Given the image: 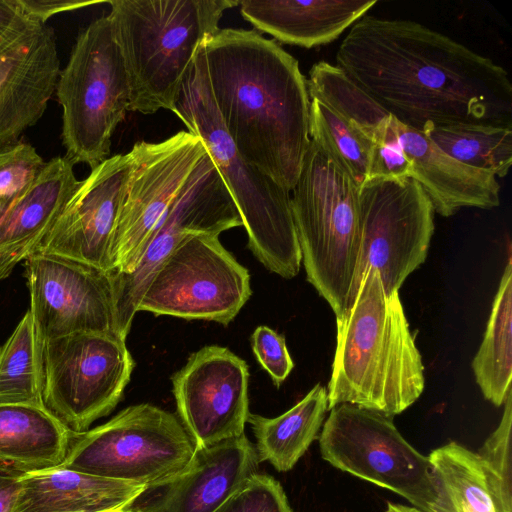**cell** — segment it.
I'll return each instance as SVG.
<instances>
[{
	"label": "cell",
	"mask_w": 512,
	"mask_h": 512,
	"mask_svg": "<svg viewBox=\"0 0 512 512\" xmlns=\"http://www.w3.org/2000/svg\"><path fill=\"white\" fill-rule=\"evenodd\" d=\"M321 457L337 469L388 489L423 512H454L428 458L397 430L393 417L350 403L330 409Z\"/></svg>",
	"instance_id": "obj_8"
},
{
	"label": "cell",
	"mask_w": 512,
	"mask_h": 512,
	"mask_svg": "<svg viewBox=\"0 0 512 512\" xmlns=\"http://www.w3.org/2000/svg\"><path fill=\"white\" fill-rule=\"evenodd\" d=\"M219 235L183 238L151 277L139 311L229 324L251 296L250 275Z\"/></svg>",
	"instance_id": "obj_12"
},
{
	"label": "cell",
	"mask_w": 512,
	"mask_h": 512,
	"mask_svg": "<svg viewBox=\"0 0 512 512\" xmlns=\"http://www.w3.org/2000/svg\"><path fill=\"white\" fill-rule=\"evenodd\" d=\"M386 512H423L416 507L388 503Z\"/></svg>",
	"instance_id": "obj_40"
},
{
	"label": "cell",
	"mask_w": 512,
	"mask_h": 512,
	"mask_svg": "<svg viewBox=\"0 0 512 512\" xmlns=\"http://www.w3.org/2000/svg\"><path fill=\"white\" fill-rule=\"evenodd\" d=\"M359 188L310 139L291 208L307 280L336 318L344 313L359 255Z\"/></svg>",
	"instance_id": "obj_6"
},
{
	"label": "cell",
	"mask_w": 512,
	"mask_h": 512,
	"mask_svg": "<svg viewBox=\"0 0 512 512\" xmlns=\"http://www.w3.org/2000/svg\"><path fill=\"white\" fill-rule=\"evenodd\" d=\"M196 451L176 415L143 403L93 429L74 432L60 466L147 487L181 472Z\"/></svg>",
	"instance_id": "obj_9"
},
{
	"label": "cell",
	"mask_w": 512,
	"mask_h": 512,
	"mask_svg": "<svg viewBox=\"0 0 512 512\" xmlns=\"http://www.w3.org/2000/svg\"><path fill=\"white\" fill-rule=\"evenodd\" d=\"M511 426L512 390L498 427L477 452L500 512H512Z\"/></svg>",
	"instance_id": "obj_32"
},
{
	"label": "cell",
	"mask_w": 512,
	"mask_h": 512,
	"mask_svg": "<svg viewBox=\"0 0 512 512\" xmlns=\"http://www.w3.org/2000/svg\"><path fill=\"white\" fill-rule=\"evenodd\" d=\"M328 410L350 403L394 417L423 393L424 366L399 291L385 294L369 269L351 307L336 318Z\"/></svg>",
	"instance_id": "obj_3"
},
{
	"label": "cell",
	"mask_w": 512,
	"mask_h": 512,
	"mask_svg": "<svg viewBox=\"0 0 512 512\" xmlns=\"http://www.w3.org/2000/svg\"><path fill=\"white\" fill-rule=\"evenodd\" d=\"M377 0H273L240 2L242 17L282 43L312 48L338 39Z\"/></svg>",
	"instance_id": "obj_23"
},
{
	"label": "cell",
	"mask_w": 512,
	"mask_h": 512,
	"mask_svg": "<svg viewBox=\"0 0 512 512\" xmlns=\"http://www.w3.org/2000/svg\"><path fill=\"white\" fill-rule=\"evenodd\" d=\"M243 226L233 198L207 151L150 234L135 270L113 271L117 327L126 340L138 305L158 266L188 235H220Z\"/></svg>",
	"instance_id": "obj_13"
},
{
	"label": "cell",
	"mask_w": 512,
	"mask_h": 512,
	"mask_svg": "<svg viewBox=\"0 0 512 512\" xmlns=\"http://www.w3.org/2000/svg\"><path fill=\"white\" fill-rule=\"evenodd\" d=\"M74 164L65 156L45 162L0 218V280L33 254L77 189Z\"/></svg>",
	"instance_id": "obj_21"
},
{
	"label": "cell",
	"mask_w": 512,
	"mask_h": 512,
	"mask_svg": "<svg viewBox=\"0 0 512 512\" xmlns=\"http://www.w3.org/2000/svg\"><path fill=\"white\" fill-rule=\"evenodd\" d=\"M434 213L429 197L413 178L367 179L361 184L359 255L344 313L369 269L379 273L387 296L399 291L426 260Z\"/></svg>",
	"instance_id": "obj_10"
},
{
	"label": "cell",
	"mask_w": 512,
	"mask_h": 512,
	"mask_svg": "<svg viewBox=\"0 0 512 512\" xmlns=\"http://www.w3.org/2000/svg\"><path fill=\"white\" fill-rule=\"evenodd\" d=\"M476 383L486 400L504 404L512 380V262L508 263L494 297L482 343L472 360Z\"/></svg>",
	"instance_id": "obj_26"
},
{
	"label": "cell",
	"mask_w": 512,
	"mask_h": 512,
	"mask_svg": "<svg viewBox=\"0 0 512 512\" xmlns=\"http://www.w3.org/2000/svg\"><path fill=\"white\" fill-rule=\"evenodd\" d=\"M135 362L114 334L74 333L43 346V404L73 432L87 431L117 406Z\"/></svg>",
	"instance_id": "obj_11"
},
{
	"label": "cell",
	"mask_w": 512,
	"mask_h": 512,
	"mask_svg": "<svg viewBox=\"0 0 512 512\" xmlns=\"http://www.w3.org/2000/svg\"><path fill=\"white\" fill-rule=\"evenodd\" d=\"M251 343L257 361L275 386L280 387L294 367L284 336L267 326H258L251 336Z\"/></svg>",
	"instance_id": "obj_36"
},
{
	"label": "cell",
	"mask_w": 512,
	"mask_h": 512,
	"mask_svg": "<svg viewBox=\"0 0 512 512\" xmlns=\"http://www.w3.org/2000/svg\"><path fill=\"white\" fill-rule=\"evenodd\" d=\"M249 371L228 348L209 345L172 376L177 417L197 449L244 434Z\"/></svg>",
	"instance_id": "obj_16"
},
{
	"label": "cell",
	"mask_w": 512,
	"mask_h": 512,
	"mask_svg": "<svg viewBox=\"0 0 512 512\" xmlns=\"http://www.w3.org/2000/svg\"><path fill=\"white\" fill-rule=\"evenodd\" d=\"M428 458L454 512H500L477 453L450 442Z\"/></svg>",
	"instance_id": "obj_29"
},
{
	"label": "cell",
	"mask_w": 512,
	"mask_h": 512,
	"mask_svg": "<svg viewBox=\"0 0 512 512\" xmlns=\"http://www.w3.org/2000/svg\"><path fill=\"white\" fill-rule=\"evenodd\" d=\"M60 73L54 30L27 16L0 38V151L43 116Z\"/></svg>",
	"instance_id": "obj_18"
},
{
	"label": "cell",
	"mask_w": 512,
	"mask_h": 512,
	"mask_svg": "<svg viewBox=\"0 0 512 512\" xmlns=\"http://www.w3.org/2000/svg\"><path fill=\"white\" fill-rule=\"evenodd\" d=\"M45 162L24 142L0 151V202L11 203L34 180Z\"/></svg>",
	"instance_id": "obj_34"
},
{
	"label": "cell",
	"mask_w": 512,
	"mask_h": 512,
	"mask_svg": "<svg viewBox=\"0 0 512 512\" xmlns=\"http://www.w3.org/2000/svg\"><path fill=\"white\" fill-rule=\"evenodd\" d=\"M306 84L310 99L327 104L370 142L383 119L389 115L338 66L329 62L315 63Z\"/></svg>",
	"instance_id": "obj_30"
},
{
	"label": "cell",
	"mask_w": 512,
	"mask_h": 512,
	"mask_svg": "<svg viewBox=\"0 0 512 512\" xmlns=\"http://www.w3.org/2000/svg\"><path fill=\"white\" fill-rule=\"evenodd\" d=\"M17 2L25 16L41 23H46L55 14L99 3L77 0H17Z\"/></svg>",
	"instance_id": "obj_37"
},
{
	"label": "cell",
	"mask_w": 512,
	"mask_h": 512,
	"mask_svg": "<svg viewBox=\"0 0 512 512\" xmlns=\"http://www.w3.org/2000/svg\"><path fill=\"white\" fill-rule=\"evenodd\" d=\"M205 152L202 141L187 131L159 143L134 144L113 244V271L135 270L150 234Z\"/></svg>",
	"instance_id": "obj_15"
},
{
	"label": "cell",
	"mask_w": 512,
	"mask_h": 512,
	"mask_svg": "<svg viewBox=\"0 0 512 512\" xmlns=\"http://www.w3.org/2000/svg\"><path fill=\"white\" fill-rule=\"evenodd\" d=\"M443 152L479 170L505 177L512 164V127L461 123L424 132Z\"/></svg>",
	"instance_id": "obj_28"
},
{
	"label": "cell",
	"mask_w": 512,
	"mask_h": 512,
	"mask_svg": "<svg viewBox=\"0 0 512 512\" xmlns=\"http://www.w3.org/2000/svg\"><path fill=\"white\" fill-rule=\"evenodd\" d=\"M335 59L375 102L418 131L461 123L512 127L507 71L421 23L366 14Z\"/></svg>",
	"instance_id": "obj_1"
},
{
	"label": "cell",
	"mask_w": 512,
	"mask_h": 512,
	"mask_svg": "<svg viewBox=\"0 0 512 512\" xmlns=\"http://www.w3.org/2000/svg\"><path fill=\"white\" fill-rule=\"evenodd\" d=\"M259 460L247 436L197 449L167 480L147 486L123 512H216L253 474Z\"/></svg>",
	"instance_id": "obj_19"
},
{
	"label": "cell",
	"mask_w": 512,
	"mask_h": 512,
	"mask_svg": "<svg viewBox=\"0 0 512 512\" xmlns=\"http://www.w3.org/2000/svg\"><path fill=\"white\" fill-rule=\"evenodd\" d=\"M73 435L44 406L0 404V461L24 472L60 466Z\"/></svg>",
	"instance_id": "obj_24"
},
{
	"label": "cell",
	"mask_w": 512,
	"mask_h": 512,
	"mask_svg": "<svg viewBox=\"0 0 512 512\" xmlns=\"http://www.w3.org/2000/svg\"><path fill=\"white\" fill-rule=\"evenodd\" d=\"M212 96L239 154L291 192L309 146L299 63L258 32L219 29L202 45Z\"/></svg>",
	"instance_id": "obj_2"
},
{
	"label": "cell",
	"mask_w": 512,
	"mask_h": 512,
	"mask_svg": "<svg viewBox=\"0 0 512 512\" xmlns=\"http://www.w3.org/2000/svg\"><path fill=\"white\" fill-rule=\"evenodd\" d=\"M328 410L327 389L317 383L298 403L283 414L267 418L249 413L260 462L268 461L277 471L291 470L318 438Z\"/></svg>",
	"instance_id": "obj_25"
},
{
	"label": "cell",
	"mask_w": 512,
	"mask_h": 512,
	"mask_svg": "<svg viewBox=\"0 0 512 512\" xmlns=\"http://www.w3.org/2000/svg\"><path fill=\"white\" fill-rule=\"evenodd\" d=\"M25 17L17 0H0V38L11 31Z\"/></svg>",
	"instance_id": "obj_39"
},
{
	"label": "cell",
	"mask_w": 512,
	"mask_h": 512,
	"mask_svg": "<svg viewBox=\"0 0 512 512\" xmlns=\"http://www.w3.org/2000/svg\"><path fill=\"white\" fill-rule=\"evenodd\" d=\"M411 176L412 163L397 143L389 114L384 118L373 137L366 180H404Z\"/></svg>",
	"instance_id": "obj_35"
},
{
	"label": "cell",
	"mask_w": 512,
	"mask_h": 512,
	"mask_svg": "<svg viewBox=\"0 0 512 512\" xmlns=\"http://www.w3.org/2000/svg\"><path fill=\"white\" fill-rule=\"evenodd\" d=\"M216 512H295L281 484L255 473Z\"/></svg>",
	"instance_id": "obj_33"
},
{
	"label": "cell",
	"mask_w": 512,
	"mask_h": 512,
	"mask_svg": "<svg viewBox=\"0 0 512 512\" xmlns=\"http://www.w3.org/2000/svg\"><path fill=\"white\" fill-rule=\"evenodd\" d=\"M130 172L129 153L114 155L91 169L35 252L113 271V244Z\"/></svg>",
	"instance_id": "obj_17"
},
{
	"label": "cell",
	"mask_w": 512,
	"mask_h": 512,
	"mask_svg": "<svg viewBox=\"0 0 512 512\" xmlns=\"http://www.w3.org/2000/svg\"><path fill=\"white\" fill-rule=\"evenodd\" d=\"M309 135L355 182L367 178L372 143L327 104L310 99Z\"/></svg>",
	"instance_id": "obj_31"
},
{
	"label": "cell",
	"mask_w": 512,
	"mask_h": 512,
	"mask_svg": "<svg viewBox=\"0 0 512 512\" xmlns=\"http://www.w3.org/2000/svg\"><path fill=\"white\" fill-rule=\"evenodd\" d=\"M43 346L28 309L0 347V404L44 406Z\"/></svg>",
	"instance_id": "obj_27"
},
{
	"label": "cell",
	"mask_w": 512,
	"mask_h": 512,
	"mask_svg": "<svg viewBox=\"0 0 512 512\" xmlns=\"http://www.w3.org/2000/svg\"><path fill=\"white\" fill-rule=\"evenodd\" d=\"M56 96L65 157L91 169L107 159L111 137L130 108V86L109 15L79 33Z\"/></svg>",
	"instance_id": "obj_7"
},
{
	"label": "cell",
	"mask_w": 512,
	"mask_h": 512,
	"mask_svg": "<svg viewBox=\"0 0 512 512\" xmlns=\"http://www.w3.org/2000/svg\"><path fill=\"white\" fill-rule=\"evenodd\" d=\"M24 264L29 311L42 343L74 333L120 337L113 271L39 252Z\"/></svg>",
	"instance_id": "obj_14"
},
{
	"label": "cell",
	"mask_w": 512,
	"mask_h": 512,
	"mask_svg": "<svg viewBox=\"0 0 512 512\" xmlns=\"http://www.w3.org/2000/svg\"><path fill=\"white\" fill-rule=\"evenodd\" d=\"M145 488L61 466L29 471L9 512H123Z\"/></svg>",
	"instance_id": "obj_22"
},
{
	"label": "cell",
	"mask_w": 512,
	"mask_h": 512,
	"mask_svg": "<svg viewBox=\"0 0 512 512\" xmlns=\"http://www.w3.org/2000/svg\"><path fill=\"white\" fill-rule=\"evenodd\" d=\"M9 205L10 203L8 202H0V218L2 217V215L4 214Z\"/></svg>",
	"instance_id": "obj_41"
},
{
	"label": "cell",
	"mask_w": 512,
	"mask_h": 512,
	"mask_svg": "<svg viewBox=\"0 0 512 512\" xmlns=\"http://www.w3.org/2000/svg\"><path fill=\"white\" fill-rule=\"evenodd\" d=\"M108 14L130 86V108L173 112L203 43L219 30L232 0H114Z\"/></svg>",
	"instance_id": "obj_5"
},
{
	"label": "cell",
	"mask_w": 512,
	"mask_h": 512,
	"mask_svg": "<svg viewBox=\"0 0 512 512\" xmlns=\"http://www.w3.org/2000/svg\"><path fill=\"white\" fill-rule=\"evenodd\" d=\"M24 473L26 472L0 461V512H9Z\"/></svg>",
	"instance_id": "obj_38"
},
{
	"label": "cell",
	"mask_w": 512,
	"mask_h": 512,
	"mask_svg": "<svg viewBox=\"0 0 512 512\" xmlns=\"http://www.w3.org/2000/svg\"><path fill=\"white\" fill-rule=\"evenodd\" d=\"M397 143L412 163V176L429 197L434 212L449 217L464 207L500 205V185L490 172L469 167L443 152L428 136L390 115Z\"/></svg>",
	"instance_id": "obj_20"
},
{
	"label": "cell",
	"mask_w": 512,
	"mask_h": 512,
	"mask_svg": "<svg viewBox=\"0 0 512 512\" xmlns=\"http://www.w3.org/2000/svg\"><path fill=\"white\" fill-rule=\"evenodd\" d=\"M204 44V43H203ZM173 112L197 136L223 178L248 234V247L269 271L291 279L302 257L290 192L238 152L215 105L201 46Z\"/></svg>",
	"instance_id": "obj_4"
}]
</instances>
